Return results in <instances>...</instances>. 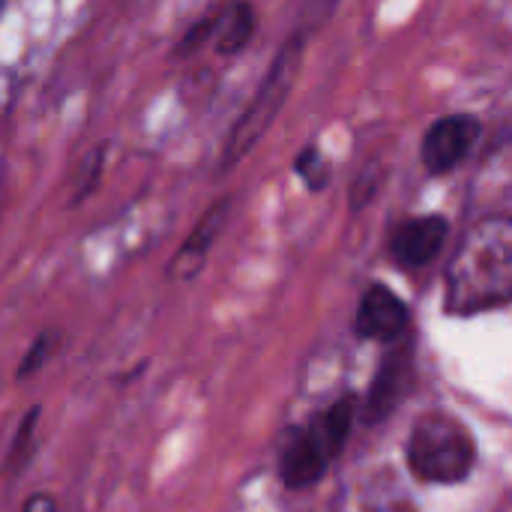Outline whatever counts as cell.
I'll use <instances>...</instances> for the list:
<instances>
[{"label":"cell","instance_id":"cell-7","mask_svg":"<svg viewBox=\"0 0 512 512\" xmlns=\"http://www.w3.org/2000/svg\"><path fill=\"white\" fill-rule=\"evenodd\" d=\"M330 465V456L321 450V444L312 438L309 426L306 429H291L285 444H282V459L279 471L288 489H306L324 477Z\"/></svg>","mask_w":512,"mask_h":512},{"label":"cell","instance_id":"cell-5","mask_svg":"<svg viewBox=\"0 0 512 512\" xmlns=\"http://www.w3.org/2000/svg\"><path fill=\"white\" fill-rule=\"evenodd\" d=\"M450 237V222L444 216H417L402 222L390 237V255L405 270H420L432 264Z\"/></svg>","mask_w":512,"mask_h":512},{"label":"cell","instance_id":"cell-9","mask_svg":"<svg viewBox=\"0 0 512 512\" xmlns=\"http://www.w3.org/2000/svg\"><path fill=\"white\" fill-rule=\"evenodd\" d=\"M228 210H231V198H219V201L198 219L195 231L186 237V243L180 246V252L174 255V261H171V267H168V276H171V279H192V276L201 270V264L207 261L210 246L216 243V237H219V231H222V225H225V219H228Z\"/></svg>","mask_w":512,"mask_h":512},{"label":"cell","instance_id":"cell-17","mask_svg":"<svg viewBox=\"0 0 512 512\" xmlns=\"http://www.w3.org/2000/svg\"><path fill=\"white\" fill-rule=\"evenodd\" d=\"M36 408L21 420V429H18V435H15V444H12V453H9V459H12V465L18 462V453L30 444V435H33V429H36Z\"/></svg>","mask_w":512,"mask_h":512},{"label":"cell","instance_id":"cell-16","mask_svg":"<svg viewBox=\"0 0 512 512\" xmlns=\"http://www.w3.org/2000/svg\"><path fill=\"white\" fill-rule=\"evenodd\" d=\"M48 351H51V345H48V339L42 336V339H36L33 342V348H30V354L21 360V369H18V378H24V375H30V372H36L39 369V363L48 357Z\"/></svg>","mask_w":512,"mask_h":512},{"label":"cell","instance_id":"cell-6","mask_svg":"<svg viewBox=\"0 0 512 512\" xmlns=\"http://www.w3.org/2000/svg\"><path fill=\"white\" fill-rule=\"evenodd\" d=\"M408 330V306L381 282L369 285L357 309V333L375 342H396Z\"/></svg>","mask_w":512,"mask_h":512},{"label":"cell","instance_id":"cell-18","mask_svg":"<svg viewBox=\"0 0 512 512\" xmlns=\"http://www.w3.org/2000/svg\"><path fill=\"white\" fill-rule=\"evenodd\" d=\"M21 512H57V504H54V498L51 495H30L27 501H24V507Z\"/></svg>","mask_w":512,"mask_h":512},{"label":"cell","instance_id":"cell-11","mask_svg":"<svg viewBox=\"0 0 512 512\" xmlns=\"http://www.w3.org/2000/svg\"><path fill=\"white\" fill-rule=\"evenodd\" d=\"M354 414H357V402H354L351 396H345V399H339L336 405H330V408L309 426L312 438L321 444V450H324L330 459L342 453V447H345V441H348V435H351V426H354Z\"/></svg>","mask_w":512,"mask_h":512},{"label":"cell","instance_id":"cell-3","mask_svg":"<svg viewBox=\"0 0 512 512\" xmlns=\"http://www.w3.org/2000/svg\"><path fill=\"white\" fill-rule=\"evenodd\" d=\"M408 465L417 480L453 486L462 483L477 462V447L468 426L450 414H423L408 438Z\"/></svg>","mask_w":512,"mask_h":512},{"label":"cell","instance_id":"cell-13","mask_svg":"<svg viewBox=\"0 0 512 512\" xmlns=\"http://www.w3.org/2000/svg\"><path fill=\"white\" fill-rule=\"evenodd\" d=\"M219 21H222V12H219V15H210V18L195 21V24L180 36L174 57H186V54H192V51H195V48H201L210 36L216 39V33H219Z\"/></svg>","mask_w":512,"mask_h":512},{"label":"cell","instance_id":"cell-2","mask_svg":"<svg viewBox=\"0 0 512 512\" xmlns=\"http://www.w3.org/2000/svg\"><path fill=\"white\" fill-rule=\"evenodd\" d=\"M303 36H291L285 39V45L276 51L258 93L252 96V102L246 105V111L240 114V120L231 126L228 132V141L222 147V171H231L234 165H240L255 147L258 141L264 138V132L276 123V117L282 114L291 90H294V81L300 75V66H303Z\"/></svg>","mask_w":512,"mask_h":512},{"label":"cell","instance_id":"cell-12","mask_svg":"<svg viewBox=\"0 0 512 512\" xmlns=\"http://www.w3.org/2000/svg\"><path fill=\"white\" fill-rule=\"evenodd\" d=\"M294 174L306 183L309 192H321V189H327V183H330V177H333V168H330V159H327L315 144H309V147H303V150L297 153V159H294Z\"/></svg>","mask_w":512,"mask_h":512},{"label":"cell","instance_id":"cell-14","mask_svg":"<svg viewBox=\"0 0 512 512\" xmlns=\"http://www.w3.org/2000/svg\"><path fill=\"white\" fill-rule=\"evenodd\" d=\"M105 153H108V144H99L96 150H90V156H87V162H84V168H81V177H78V192H75V198H72V204H81L93 189H96V183H99V174H102V162H105Z\"/></svg>","mask_w":512,"mask_h":512},{"label":"cell","instance_id":"cell-15","mask_svg":"<svg viewBox=\"0 0 512 512\" xmlns=\"http://www.w3.org/2000/svg\"><path fill=\"white\" fill-rule=\"evenodd\" d=\"M378 186H381V165H366L363 168V174L354 180V186H351V207L354 210H360V207H366L369 201H372V195L378 192Z\"/></svg>","mask_w":512,"mask_h":512},{"label":"cell","instance_id":"cell-4","mask_svg":"<svg viewBox=\"0 0 512 512\" xmlns=\"http://www.w3.org/2000/svg\"><path fill=\"white\" fill-rule=\"evenodd\" d=\"M480 135H483V123L471 114H447L435 120L420 144L423 168L435 177L456 171L474 153Z\"/></svg>","mask_w":512,"mask_h":512},{"label":"cell","instance_id":"cell-10","mask_svg":"<svg viewBox=\"0 0 512 512\" xmlns=\"http://www.w3.org/2000/svg\"><path fill=\"white\" fill-rule=\"evenodd\" d=\"M258 30V12L249 0H237L231 3L225 12H222V21H219V33H216V54L222 57H234L240 54L252 36Z\"/></svg>","mask_w":512,"mask_h":512},{"label":"cell","instance_id":"cell-1","mask_svg":"<svg viewBox=\"0 0 512 512\" xmlns=\"http://www.w3.org/2000/svg\"><path fill=\"white\" fill-rule=\"evenodd\" d=\"M512 303V216L477 222L447 270V309L459 315Z\"/></svg>","mask_w":512,"mask_h":512},{"label":"cell","instance_id":"cell-8","mask_svg":"<svg viewBox=\"0 0 512 512\" xmlns=\"http://www.w3.org/2000/svg\"><path fill=\"white\" fill-rule=\"evenodd\" d=\"M408 381H411V354L408 351H393L381 363V369H378V375H375V381L369 387V396L363 402L366 423L387 420V414L405 399Z\"/></svg>","mask_w":512,"mask_h":512}]
</instances>
